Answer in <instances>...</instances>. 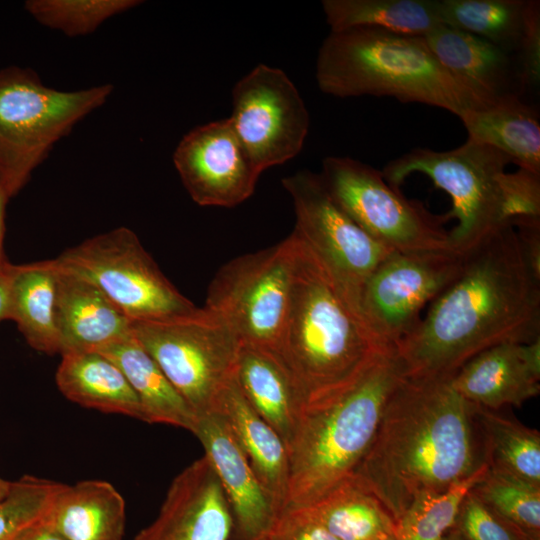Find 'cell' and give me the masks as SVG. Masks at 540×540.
Segmentation results:
<instances>
[{
    "label": "cell",
    "instance_id": "obj_43",
    "mask_svg": "<svg viewBox=\"0 0 540 540\" xmlns=\"http://www.w3.org/2000/svg\"><path fill=\"white\" fill-rule=\"evenodd\" d=\"M11 487V482L0 477V501L5 498Z\"/></svg>",
    "mask_w": 540,
    "mask_h": 540
},
{
    "label": "cell",
    "instance_id": "obj_28",
    "mask_svg": "<svg viewBox=\"0 0 540 540\" xmlns=\"http://www.w3.org/2000/svg\"><path fill=\"white\" fill-rule=\"evenodd\" d=\"M442 24L479 36L514 54L540 19L535 0H438Z\"/></svg>",
    "mask_w": 540,
    "mask_h": 540
},
{
    "label": "cell",
    "instance_id": "obj_24",
    "mask_svg": "<svg viewBox=\"0 0 540 540\" xmlns=\"http://www.w3.org/2000/svg\"><path fill=\"white\" fill-rule=\"evenodd\" d=\"M468 139L489 145L520 169L540 175V122L536 108L511 96L460 117Z\"/></svg>",
    "mask_w": 540,
    "mask_h": 540
},
{
    "label": "cell",
    "instance_id": "obj_32",
    "mask_svg": "<svg viewBox=\"0 0 540 540\" xmlns=\"http://www.w3.org/2000/svg\"><path fill=\"white\" fill-rule=\"evenodd\" d=\"M488 470L483 461L470 476L448 489L416 498L395 521L396 540H443L455 524L465 496Z\"/></svg>",
    "mask_w": 540,
    "mask_h": 540
},
{
    "label": "cell",
    "instance_id": "obj_1",
    "mask_svg": "<svg viewBox=\"0 0 540 540\" xmlns=\"http://www.w3.org/2000/svg\"><path fill=\"white\" fill-rule=\"evenodd\" d=\"M540 338V279L505 223L462 253L456 279L395 347L406 377L453 376L480 352Z\"/></svg>",
    "mask_w": 540,
    "mask_h": 540
},
{
    "label": "cell",
    "instance_id": "obj_9",
    "mask_svg": "<svg viewBox=\"0 0 540 540\" xmlns=\"http://www.w3.org/2000/svg\"><path fill=\"white\" fill-rule=\"evenodd\" d=\"M53 260L60 269L93 283L133 321L172 319L198 309L126 227L89 238Z\"/></svg>",
    "mask_w": 540,
    "mask_h": 540
},
{
    "label": "cell",
    "instance_id": "obj_30",
    "mask_svg": "<svg viewBox=\"0 0 540 540\" xmlns=\"http://www.w3.org/2000/svg\"><path fill=\"white\" fill-rule=\"evenodd\" d=\"M322 8L333 32L367 26L424 37L442 24L438 0H324Z\"/></svg>",
    "mask_w": 540,
    "mask_h": 540
},
{
    "label": "cell",
    "instance_id": "obj_12",
    "mask_svg": "<svg viewBox=\"0 0 540 540\" xmlns=\"http://www.w3.org/2000/svg\"><path fill=\"white\" fill-rule=\"evenodd\" d=\"M282 184L293 200V232L319 260L342 300L362 321L360 299L364 285L392 250L374 240L345 213L320 174L301 170L283 178Z\"/></svg>",
    "mask_w": 540,
    "mask_h": 540
},
{
    "label": "cell",
    "instance_id": "obj_21",
    "mask_svg": "<svg viewBox=\"0 0 540 540\" xmlns=\"http://www.w3.org/2000/svg\"><path fill=\"white\" fill-rule=\"evenodd\" d=\"M235 378L253 409L288 447L307 399L280 356L273 350L241 343Z\"/></svg>",
    "mask_w": 540,
    "mask_h": 540
},
{
    "label": "cell",
    "instance_id": "obj_29",
    "mask_svg": "<svg viewBox=\"0 0 540 540\" xmlns=\"http://www.w3.org/2000/svg\"><path fill=\"white\" fill-rule=\"evenodd\" d=\"M337 540H383L395 522L381 502L352 475L304 508Z\"/></svg>",
    "mask_w": 540,
    "mask_h": 540
},
{
    "label": "cell",
    "instance_id": "obj_3",
    "mask_svg": "<svg viewBox=\"0 0 540 540\" xmlns=\"http://www.w3.org/2000/svg\"><path fill=\"white\" fill-rule=\"evenodd\" d=\"M295 260L284 325L275 349L307 403L354 382L380 355L381 345L348 308L330 276L292 232Z\"/></svg>",
    "mask_w": 540,
    "mask_h": 540
},
{
    "label": "cell",
    "instance_id": "obj_23",
    "mask_svg": "<svg viewBox=\"0 0 540 540\" xmlns=\"http://www.w3.org/2000/svg\"><path fill=\"white\" fill-rule=\"evenodd\" d=\"M46 518L67 540H122L125 502L106 481L63 484Z\"/></svg>",
    "mask_w": 540,
    "mask_h": 540
},
{
    "label": "cell",
    "instance_id": "obj_7",
    "mask_svg": "<svg viewBox=\"0 0 540 540\" xmlns=\"http://www.w3.org/2000/svg\"><path fill=\"white\" fill-rule=\"evenodd\" d=\"M509 163L498 149L467 139L449 151L415 148L389 162L382 174L399 189L409 175L421 173L445 191L453 206L445 218L458 221L448 232L449 246L462 254L505 224L504 178Z\"/></svg>",
    "mask_w": 540,
    "mask_h": 540
},
{
    "label": "cell",
    "instance_id": "obj_27",
    "mask_svg": "<svg viewBox=\"0 0 540 540\" xmlns=\"http://www.w3.org/2000/svg\"><path fill=\"white\" fill-rule=\"evenodd\" d=\"M56 282L53 260L14 266L9 319L32 348L47 354L59 353Z\"/></svg>",
    "mask_w": 540,
    "mask_h": 540
},
{
    "label": "cell",
    "instance_id": "obj_35",
    "mask_svg": "<svg viewBox=\"0 0 540 540\" xmlns=\"http://www.w3.org/2000/svg\"><path fill=\"white\" fill-rule=\"evenodd\" d=\"M62 485L30 475L11 482L0 501V540H10L22 527L45 516Z\"/></svg>",
    "mask_w": 540,
    "mask_h": 540
},
{
    "label": "cell",
    "instance_id": "obj_2",
    "mask_svg": "<svg viewBox=\"0 0 540 540\" xmlns=\"http://www.w3.org/2000/svg\"><path fill=\"white\" fill-rule=\"evenodd\" d=\"M472 419L452 376H405L353 476L395 522L416 498L448 489L480 465Z\"/></svg>",
    "mask_w": 540,
    "mask_h": 540
},
{
    "label": "cell",
    "instance_id": "obj_41",
    "mask_svg": "<svg viewBox=\"0 0 540 540\" xmlns=\"http://www.w3.org/2000/svg\"><path fill=\"white\" fill-rule=\"evenodd\" d=\"M14 266L7 261L0 266V322L9 319L10 288Z\"/></svg>",
    "mask_w": 540,
    "mask_h": 540
},
{
    "label": "cell",
    "instance_id": "obj_25",
    "mask_svg": "<svg viewBox=\"0 0 540 540\" xmlns=\"http://www.w3.org/2000/svg\"><path fill=\"white\" fill-rule=\"evenodd\" d=\"M56 372V384L69 400L106 413L144 421L139 400L121 369L97 351L68 353Z\"/></svg>",
    "mask_w": 540,
    "mask_h": 540
},
{
    "label": "cell",
    "instance_id": "obj_36",
    "mask_svg": "<svg viewBox=\"0 0 540 540\" xmlns=\"http://www.w3.org/2000/svg\"><path fill=\"white\" fill-rule=\"evenodd\" d=\"M457 520L466 540H525L520 537L522 532L489 509L472 490L465 496Z\"/></svg>",
    "mask_w": 540,
    "mask_h": 540
},
{
    "label": "cell",
    "instance_id": "obj_13",
    "mask_svg": "<svg viewBox=\"0 0 540 540\" xmlns=\"http://www.w3.org/2000/svg\"><path fill=\"white\" fill-rule=\"evenodd\" d=\"M462 254L451 249L392 251L361 293L360 315L372 336L394 349L420 324L421 311L458 276Z\"/></svg>",
    "mask_w": 540,
    "mask_h": 540
},
{
    "label": "cell",
    "instance_id": "obj_34",
    "mask_svg": "<svg viewBox=\"0 0 540 540\" xmlns=\"http://www.w3.org/2000/svg\"><path fill=\"white\" fill-rule=\"evenodd\" d=\"M142 2L138 0H29L27 12L41 25L68 37L94 32L113 16Z\"/></svg>",
    "mask_w": 540,
    "mask_h": 540
},
{
    "label": "cell",
    "instance_id": "obj_18",
    "mask_svg": "<svg viewBox=\"0 0 540 540\" xmlns=\"http://www.w3.org/2000/svg\"><path fill=\"white\" fill-rule=\"evenodd\" d=\"M452 384L473 405L491 410L506 405L520 408L540 393V338L480 352L452 376Z\"/></svg>",
    "mask_w": 540,
    "mask_h": 540
},
{
    "label": "cell",
    "instance_id": "obj_5",
    "mask_svg": "<svg viewBox=\"0 0 540 540\" xmlns=\"http://www.w3.org/2000/svg\"><path fill=\"white\" fill-rule=\"evenodd\" d=\"M404 377L403 364L391 350L347 387L305 405L288 446L286 508L308 507L354 474Z\"/></svg>",
    "mask_w": 540,
    "mask_h": 540
},
{
    "label": "cell",
    "instance_id": "obj_38",
    "mask_svg": "<svg viewBox=\"0 0 540 540\" xmlns=\"http://www.w3.org/2000/svg\"><path fill=\"white\" fill-rule=\"evenodd\" d=\"M252 540H337L304 508H286Z\"/></svg>",
    "mask_w": 540,
    "mask_h": 540
},
{
    "label": "cell",
    "instance_id": "obj_45",
    "mask_svg": "<svg viewBox=\"0 0 540 540\" xmlns=\"http://www.w3.org/2000/svg\"><path fill=\"white\" fill-rule=\"evenodd\" d=\"M383 540H396L395 535H391Z\"/></svg>",
    "mask_w": 540,
    "mask_h": 540
},
{
    "label": "cell",
    "instance_id": "obj_4",
    "mask_svg": "<svg viewBox=\"0 0 540 540\" xmlns=\"http://www.w3.org/2000/svg\"><path fill=\"white\" fill-rule=\"evenodd\" d=\"M320 90L339 98L389 96L461 117L490 103L449 72L423 36L359 26L331 31L316 60Z\"/></svg>",
    "mask_w": 540,
    "mask_h": 540
},
{
    "label": "cell",
    "instance_id": "obj_33",
    "mask_svg": "<svg viewBox=\"0 0 540 540\" xmlns=\"http://www.w3.org/2000/svg\"><path fill=\"white\" fill-rule=\"evenodd\" d=\"M472 491L500 518L536 540L540 529V486L489 469Z\"/></svg>",
    "mask_w": 540,
    "mask_h": 540
},
{
    "label": "cell",
    "instance_id": "obj_15",
    "mask_svg": "<svg viewBox=\"0 0 540 540\" xmlns=\"http://www.w3.org/2000/svg\"><path fill=\"white\" fill-rule=\"evenodd\" d=\"M173 162L190 197L201 206L242 203L253 194L261 174L229 118L185 134L176 146Z\"/></svg>",
    "mask_w": 540,
    "mask_h": 540
},
{
    "label": "cell",
    "instance_id": "obj_39",
    "mask_svg": "<svg viewBox=\"0 0 540 540\" xmlns=\"http://www.w3.org/2000/svg\"><path fill=\"white\" fill-rule=\"evenodd\" d=\"M509 224L515 229L524 261L540 279V217L519 218Z\"/></svg>",
    "mask_w": 540,
    "mask_h": 540
},
{
    "label": "cell",
    "instance_id": "obj_26",
    "mask_svg": "<svg viewBox=\"0 0 540 540\" xmlns=\"http://www.w3.org/2000/svg\"><path fill=\"white\" fill-rule=\"evenodd\" d=\"M97 352L124 373L139 400L145 422L169 424L193 432L196 424L193 411L134 334Z\"/></svg>",
    "mask_w": 540,
    "mask_h": 540
},
{
    "label": "cell",
    "instance_id": "obj_46",
    "mask_svg": "<svg viewBox=\"0 0 540 540\" xmlns=\"http://www.w3.org/2000/svg\"><path fill=\"white\" fill-rule=\"evenodd\" d=\"M231 540H234V539H233V537H232V539H231Z\"/></svg>",
    "mask_w": 540,
    "mask_h": 540
},
{
    "label": "cell",
    "instance_id": "obj_31",
    "mask_svg": "<svg viewBox=\"0 0 540 540\" xmlns=\"http://www.w3.org/2000/svg\"><path fill=\"white\" fill-rule=\"evenodd\" d=\"M486 448L490 470L540 486V434L496 410L472 404Z\"/></svg>",
    "mask_w": 540,
    "mask_h": 540
},
{
    "label": "cell",
    "instance_id": "obj_6",
    "mask_svg": "<svg viewBox=\"0 0 540 540\" xmlns=\"http://www.w3.org/2000/svg\"><path fill=\"white\" fill-rule=\"evenodd\" d=\"M112 91L111 84L62 91L46 86L31 69L0 70V176L11 197L54 145Z\"/></svg>",
    "mask_w": 540,
    "mask_h": 540
},
{
    "label": "cell",
    "instance_id": "obj_17",
    "mask_svg": "<svg viewBox=\"0 0 540 540\" xmlns=\"http://www.w3.org/2000/svg\"><path fill=\"white\" fill-rule=\"evenodd\" d=\"M200 440L230 505L234 540H252L280 513L256 476L227 420L217 410L197 417L193 432Z\"/></svg>",
    "mask_w": 540,
    "mask_h": 540
},
{
    "label": "cell",
    "instance_id": "obj_37",
    "mask_svg": "<svg viewBox=\"0 0 540 540\" xmlns=\"http://www.w3.org/2000/svg\"><path fill=\"white\" fill-rule=\"evenodd\" d=\"M540 217V175L524 169L506 172L504 178V221Z\"/></svg>",
    "mask_w": 540,
    "mask_h": 540
},
{
    "label": "cell",
    "instance_id": "obj_14",
    "mask_svg": "<svg viewBox=\"0 0 540 540\" xmlns=\"http://www.w3.org/2000/svg\"><path fill=\"white\" fill-rule=\"evenodd\" d=\"M232 107L229 120L261 173L301 151L310 116L296 86L281 69L254 67L234 85Z\"/></svg>",
    "mask_w": 540,
    "mask_h": 540
},
{
    "label": "cell",
    "instance_id": "obj_8",
    "mask_svg": "<svg viewBox=\"0 0 540 540\" xmlns=\"http://www.w3.org/2000/svg\"><path fill=\"white\" fill-rule=\"evenodd\" d=\"M136 340L197 417L212 411L234 376L241 341L206 308L172 319L133 321Z\"/></svg>",
    "mask_w": 540,
    "mask_h": 540
},
{
    "label": "cell",
    "instance_id": "obj_11",
    "mask_svg": "<svg viewBox=\"0 0 540 540\" xmlns=\"http://www.w3.org/2000/svg\"><path fill=\"white\" fill-rule=\"evenodd\" d=\"M294 260L292 234L272 247L232 259L214 276L204 308L220 317L241 343L275 351L288 310Z\"/></svg>",
    "mask_w": 540,
    "mask_h": 540
},
{
    "label": "cell",
    "instance_id": "obj_10",
    "mask_svg": "<svg viewBox=\"0 0 540 540\" xmlns=\"http://www.w3.org/2000/svg\"><path fill=\"white\" fill-rule=\"evenodd\" d=\"M320 177L345 213L388 249H451L448 231L442 227L445 216H434L422 203L407 199L372 166L346 156H328Z\"/></svg>",
    "mask_w": 540,
    "mask_h": 540
},
{
    "label": "cell",
    "instance_id": "obj_42",
    "mask_svg": "<svg viewBox=\"0 0 540 540\" xmlns=\"http://www.w3.org/2000/svg\"><path fill=\"white\" fill-rule=\"evenodd\" d=\"M9 198H11V195L9 194L7 187L0 176V266L6 261L3 255V237L5 208Z\"/></svg>",
    "mask_w": 540,
    "mask_h": 540
},
{
    "label": "cell",
    "instance_id": "obj_20",
    "mask_svg": "<svg viewBox=\"0 0 540 540\" xmlns=\"http://www.w3.org/2000/svg\"><path fill=\"white\" fill-rule=\"evenodd\" d=\"M56 267L59 354L97 351L133 336V320L98 287Z\"/></svg>",
    "mask_w": 540,
    "mask_h": 540
},
{
    "label": "cell",
    "instance_id": "obj_44",
    "mask_svg": "<svg viewBox=\"0 0 540 540\" xmlns=\"http://www.w3.org/2000/svg\"><path fill=\"white\" fill-rule=\"evenodd\" d=\"M443 540H464V539L460 536V534L454 533V534H451L450 537H446Z\"/></svg>",
    "mask_w": 540,
    "mask_h": 540
},
{
    "label": "cell",
    "instance_id": "obj_40",
    "mask_svg": "<svg viewBox=\"0 0 540 540\" xmlns=\"http://www.w3.org/2000/svg\"><path fill=\"white\" fill-rule=\"evenodd\" d=\"M10 540H67L46 515L22 527Z\"/></svg>",
    "mask_w": 540,
    "mask_h": 540
},
{
    "label": "cell",
    "instance_id": "obj_22",
    "mask_svg": "<svg viewBox=\"0 0 540 540\" xmlns=\"http://www.w3.org/2000/svg\"><path fill=\"white\" fill-rule=\"evenodd\" d=\"M213 410L225 417L256 476L282 512L289 491L288 447L247 401L235 374L220 392Z\"/></svg>",
    "mask_w": 540,
    "mask_h": 540
},
{
    "label": "cell",
    "instance_id": "obj_19",
    "mask_svg": "<svg viewBox=\"0 0 540 540\" xmlns=\"http://www.w3.org/2000/svg\"><path fill=\"white\" fill-rule=\"evenodd\" d=\"M424 39L439 62L475 93L490 103L524 90L517 57L466 31L438 25Z\"/></svg>",
    "mask_w": 540,
    "mask_h": 540
},
{
    "label": "cell",
    "instance_id": "obj_16",
    "mask_svg": "<svg viewBox=\"0 0 540 540\" xmlns=\"http://www.w3.org/2000/svg\"><path fill=\"white\" fill-rule=\"evenodd\" d=\"M233 534L230 505L202 456L173 479L157 517L133 540H231Z\"/></svg>",
    "mask_w": 540,
    "mask_h": 540
}]
</instances>
